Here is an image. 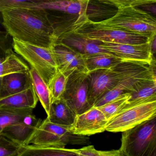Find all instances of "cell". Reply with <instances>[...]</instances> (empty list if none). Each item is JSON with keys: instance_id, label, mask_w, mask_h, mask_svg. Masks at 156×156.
Segmentation results:
<instances>
[{"instance_id": "cell-16", "label": "cell", "mask_w": 156, "mask_h": 156, "mask_svg": "<svg viewBox=\"0 0 156 156\" xmlns=\"http://www.w3.org/2000/svg\"><path fill=\"white\" fill-rule=\"evenodd\" d=\"M88 4L77 0H51L23 5L20 8L44 9L47 11L59 12L76 16L87 14Z\"/></svg>"}, {"instance_id": "cell-18", "label": "cell", "mask_w": 156, "mask_h": 156, "mask_svg": "<svg viewBox=\"0 0 156 156\" xmlns=\"http://www.w3.org/2000/svg\"><path fill=\"white\" fill-rule=\"evenodd\" d=\"M76 115L74 111L62 97L51 103L47 118L55 124L71 126L74 122Z\"/></svg>"}, {"instance_id": "cell-5", "label": "cell", "mask_w": 156, "mask_h": 156, "mask_svg": "<svg viewBox=\"0 0 156 156\" xmlns=\"http://www.w3.org/2000/svg\"><path fill=\"white\" fill-rule=\"evenodd\" d=\"M100 22L145 36L150 41L156 38V20L155 17L137 7L118 9L114 16Z\"/></svg>"}, {"instance_id": "cell-22", "label": "cell", "mask_w": 156, "mask_h": 156, "mask_svg": "<svg viewBox=\"0 0 156 156\" xmlns=\"http://www.w3.org/2000/svg\"><path fill=\"white\" fill-rule=\"evenodd\" d=\"M30 73L31 78L32 84L35 94L48 115L51 103L48 86L35 69L31 67Z\"/></svg>"}, {"instance_id": "cell-14", "label": "cell", "mask_w": 156, "mask_h": 156, "mask_svg": "<svg viewBox=\"0 0 156 156\" xmlns=\"http://www.w3.org/2000/svg\"><path fill=\"white\" fill-rule=\"evenodd\" d=\"M42 122L41 119L32 114L6 127L1 134L20 146L28 145L30 139Z\"/></svg>"}, {"instance_id": "cell-25", "label": "cell", "mask_w": 156, "mask_h": 156, "mask_svg": "<svg viewBox=\"0 0 156 156\" xmlns=\"http://www.w3.org/2000/svg\"><path fill=\"white\" fill-rule=\"evenodd\" d=\"M129 94L130 96L128 103L137 102L156 96V76L140 81Z\"/></svg>"}, {"instance_id": "cell-2", "label": "cell", "mask_w": 156, "mask_h": 156, "mask_svg": "<svg viewBox=\"0 0 156 156\" xmlns=\"http://www.w3.org/2000/svg\"><path fill=\"white\" fill-rule=\"evenodd\" d=\"M72 26V29L69 30L94 41L130 44L151 41L145 36L105 25L100 22L93 21L88 19L87 14L78 16Z\"/></svg>"}, {"instance_id": "cell-11", "label": "cell", "mask_w": 156, "mask_h": 156, "mask_svg": "<svg viewBox=\"0 0 156 156\" xmlns=\"http://www.w3.org/2000/svg\"><path fill=\"white\" fill-rule=\"evenodd\" d=\"M151 41L140 44L101 42L100 46L122 62L128 61L151 64L156 61L151 52Z\"/></svg>"}, {"instance_id": "cell-6", "label": "cell", "mask_w": 156, "mask_h": 156, "mask_svg": "<svg viewBox=\"0 0 156 156\" xmlns=\"http://www.w3.org/2000/svg\"><path fill=\"white\" fill-rule=\"evenodd\" d=\"M12 39V48L14 52L29 63L31 67L36 70L49 85L59 71L53 46L43 47Z\"/></svg>"}, {"instance_id": "cell-31", "label": "cell", "mask_w": 156, "mask_h": 156, "mask_svg": "<svg viewBox=\"0 0 156 156\" xmlns=\"http://www.w3.org/2000/svg\"><path fill=\"white\" fill-rule=\"evenodd\" d=\"M47 0H0V12L8 9L20 8L23 5L38 3Z\"/></svg>"}, {"instance_id": "cell-33", "label": "cell", "mask_w": 156, "mask_h": 156, "mask_svg": "<svg viewBox=\"0 0 156 156\" xmlns=\"http://www.w3.org/2000/svg\"><path fill=\"white\" fill-rule=\"evenodd\" d=\"M47 1H51V0H47Z\"/></svg>"}, {"instance_id": "cell-13", "label": "cell", "mask_w": 156, "mask_h": 156, "mask_svg": "<svg viewBox=\"0 0 156 156\" xmlns=\"http://www.w3.org/2000/svg\"><path fill=\"white\" fill-rule=\"evenodd\" d=\"M58 70L69 76L74 72L88 73L83 55L70 47L61 43L53 46Z\"/></svg>"}, {"instance_id": "cell-29", "label": "cell", "mask_w": 156, "mask_h": 156, "mask_svg": "<svg viewBox=\"0 0 156 156\" xmlns=\"http://www.w3.org/2000/svg\"><path fill=\"white\" fill-rule=\"evenodd\" d=\"M71 151L76 154V156H121L119 150L102 151L97 150L93 146L83 147L79 149H72Z\"/></svg>"}, {"instance_id": "cell-20", "label": "cell", "mask_w": 156, "mask_h": 156, "mask_svg": "<svg viewBox=\"0 0 156 156\" xmlns=\"http://www.w3.org/2000/svg\"><path fill=\"white\" fill-rule=\"evenodd\" d=\"M76 156L70 149L65 147L28 145L20 146L19 156Z\"/></svg>"}, {"instance_id": "cell-1", "label": "cell", "mask_w": 156, "mask_h": 156, "mask_svg": "<svg viewBox=\"0 0 156 156\" xmlns=\"http://www.w3.org/2000/svg\"><path fill=\"white\" fill-rule=\"evenodd\" d=\"M1 13L2 25L12 39L43 47L55 44L54 27L47 11L15 8Z\"/></svg>"}, {"instance_id": "cell-7", "label": "cell", "mask_w": 156, "mask_h": 156, "mask_svg": "<svg viewBox=\"0 0 156 156\" xmlns=\"http://www.w3.org/2000/svg\"><path fill=\"white\" fill-rule=\"evenodd\" d=\"M156 117V96L128 103L108 120L105 130L123 132Z\"/></svg>"}, {"instance_id": "cell-27", "label": "cell", "mask_w": 156, "mask_h": 156, "mask_svg": "<svg viewBox=\"0 0 156 156\" xmlns=\"http://www.w3.org/2000/svg\"><path fill=\"white\" fill-rule=\"evenodd\" d=\"M68 76L58 71L48 85L51 102L60 99L62 96L65 90Z\"/></svg>"}, {"instance_id": "cell-30", "label": "cell", "mask_w": 156, "mask_h": 156, "mask_svg": "<svg viewBox=\"0 0 156 156\" xmlns=\"http://www.w3.org/2000/svg\"><path fill=\"white\" fill-rule=\"evenodd\" d=\"M20 146L0 133V156H19Z\"/></svg>"}, {"instance_id": "cell-32", "label": "cell", "mask_w": 156, "mask_h": 156, "mask_svg": "<svg viewBox=\"0 0 156 156\" xmlns=\"http://www.w3.org/2000/svg\"><path fill=\"white\" fill-rule=\"evenodd\" d=\"M77 1L82 2V3H85V4H88L90 0H77Z\"/></svg>"}, {"instance_id": "cell-21", "label": "cell", "mask_w": 156, "mask_h": 156, "mask_svg": "<svg viewBox=\"0 0 156 156\" xmlns=\"http://www.w3.org/2000/svg\"><path fill=\"white\" fill-rule=\"evenodd\" d=\"M29 66L13 51L8 48L4 56H0V86L2 76L13 72L29 71Z\"/></svg>"}, {"instance_id": "cell-28", "label": "cell", "mask_w": 156, "mask_h": 156, "mask_svg": "<svg viewBox=\"0 0 156 156\" xmlns=\"http://www.w3.org/2000/svg\"><path fill=\"white\" fill-rule=\"evenodd\" d=\"M100 2L116 7L118 9L138 7L155 4L156 0H99Z\"/></svg>"}, {"instance_id": "cell-9", "label": "cell", "mask_w": 156, "mask_h": 156, "mask_svg": "<svg viewBox=\"0 0 156 156\" xmlns=\"http://www.w3.org/2000/svg\"><path fill=\"white\" fill-rule=\"evenodd\" d=\"M88 89V73L74 72L68 76L62 98L76 115L90 108Z\"/></svg>"}, {"instance_id": "cell-24", "label": "cell", "mask_w": 156, "mask_h": 156, "mask_svg": "<svg viewBox=\"0 0 156 156\" xmlns=\"http://www.w3.org/2000/svg\"><path fill=\"white\" fill-rule=\"evenodd\" d=\"M33 108H17L0 106V133L6 127L33 114Z\"/></svg>"}, {"instance_id": "cell-10", "label": "cell", "mask_w": 156, "mask_h": 156, "mask_svg": "<svg viewBox=\"0 0 156 156\" xmlns=\"http://www.w3.org/2000/svg\"><path fill=\"white\" fill-rule=\"evenodd\" d=\"M120 77L121 73L117 64L109 69H98L88 72V99L90 108L99 98L117 84Z\"/></svg>"}, {"instance_id": "cell-12", "label": "cell", "mask_w": 156, "mask_h": 156, "mask_svg": "<svg viewBox=\"0 0 156 156\" xmlns=\"http://www.w3.org/2000/svg\"><path fill=\"white\" fill-rule=\"evenodd\" d=\"M108 120L103 113L95 107L77 115L71 126L74 134L89 136L105 131Z\"/></svg>"}, {"instance_id": "cell-19", "label": "cell", "mask_w": 156, "mask_h": 156, "mask_svg": "<svg viewBox=\"0 0 156 156\" xmlns=\"http://www.w3.org/2000/svg\"><path fill=\"white\" fill-rule=\"evenodd\" d=\"M39 101L32 85L23 91L0 99V106L17 108H34Z\"/></svg>"}, {"instance_id": "cell-15", "label": "cell", "mask_w": 156, "mask_h": 156, "mask_svg": "<svg viewBox=\"0 0 156 156\" xmlns=\"http://www.w3.org/2000/svg\"><path fill=\"white\" fill-rule=\"evenodd\" d=\"M56 43L65 44L84 56L98 53L110 54L100 46L101 41L89 40L71 30L65 31L57 35Z\"/></svg>"}, {"instance_id": "cell-17", "label": "cell", "mask_w": 156, "mask_h": 156, "mask_svg": "<svg viewBox=\"0 0 156 156\" xmlns=\"http://www.w3.org/2000/svg\"><path fill=\"white\" fill-rule=\"evenodd\" d=\"M32 85L30 70L5 75L0 86V99L23 91Z\"/></svg>"}, {"instance_id": "cell-26", "label": "cell", "mask_w": 156, "mask_h": 156, "mask_svg": "<svg viewBox=\"0 0 156 156\" xmlns=\"http://www.w3.org/2000/svg\"><path fill=\"white\" fill-rule=\"evenodd\" d=\"M130 96L129 93L122 94L114 99L96 107L108 120L128 103Z\"/></svg>"}, {"instance_id": "cell-23", "label": "cell", "mask_w": 156, "mask_h": 156, "mask_svg": "<svg viewBox=\"0 0 156 156\" xmlns=\"http://www.w3.org/2000/svg\"><path fill=\"white\" fill-rule=\"evenodd\" d=\"M88 72L112 68L122 61L109 54L98 53L84 56Z\"/></svg>"}, {"instance_id": "cell-4", "label": "cell", "mask_w": 156, "mask_h": 156, "mask_svg": "<svg viewBox=\"0 0 156 156\" xmlns=\"http://www.w3.org/2000/svg\"><path fill=\"white\" fill-rule=\"evenodd\" d=\"M121 77L117 84L96 102L93 107H98L119 96L132 92L140 81L156 76V61L151 64L122 61L117 64Z\"/></svg>"}, {"instance_id": "cell-3", "label": "cell", "mask_w": 156, "mask_h": 156, "mask_svg": "<svg viewBox=\"0 0 156 156\" xmlns=\"http://www.w3.org/2000/svg\"><path fill=\"white\" fill-rule=\"evenodd\" d=\"M122 132L121 156H156V117Z\"/></svg>"}, {"instance_id": "cell-8", "label": "cell", "mask_w": 156, "mask_h": 156, "mask_svg": "<svg viewBox=\"0 0 156 156\" xmlns=\"http://www.w3.org/2000/svg\"><path fill=\"white\" fill-rule=\"evenodd\" d=\"M87 136L74 134L71 126L55 124L47 118L32 136L29 145L65 147L68 144H87L89 139Z\"/></svg>"}]
</instances>
